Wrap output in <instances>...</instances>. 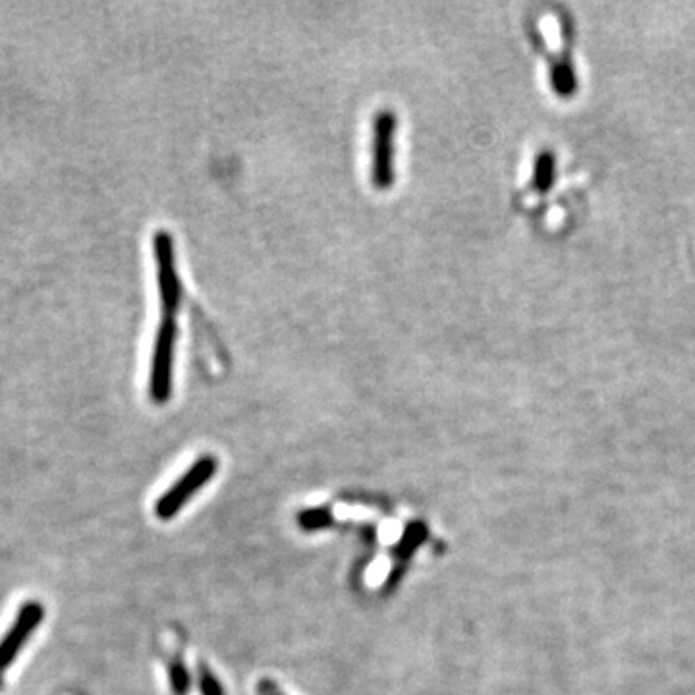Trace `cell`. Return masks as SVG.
<instances>
[{
	"label": "cell",
	"mask_w": 695,
	"mask_h": 695,
	"mask_svg": "<svg viewBox=\"0 0 695 695\" xmlns=\"http://www.w3.org/2000/svg\"><path fill=\"white\" fill-rule=\"evenodd\" d=\"M43 616H45V609L39 601H28L22 605V609L14 618V624L0 641V672L14 663V659L20 655L22 647L26 645V641L33 636V632L43 622Z\"/></svg>",
	"instance_id": "5"
},
{
	"label": "cell",
	"mask_w": 695,
	"mask_h": 695,
	"mask_svg": "<svg viewBox=\"0 0 695 695\" xmlns=\"http://www.w3.org/2000/svg\"><path fill=\"white\" fill-rule=\"evenodd\" d=\"M178 342V325L174 317H163L153 342L149 365V398L155 404H167L174 385V356Z\"/></svg>",
	"instance_id": "1"
},
{
	"label": "cell",
	"mask_w": 695,
	"mask_h": 695,
	"mask_svg": "<svg viewBox=\"0 0 695 695\" xmlns=\"http://www.w3.org/2000/svg\"><path fill=\"white\" fill-rule=\"evenodd\" d=\"M257 692H259V695H284V692L278 688L277 684L267 680V678L257 684Z\"/></svg>",
	"instance_id": "10"
},
{
	"label": "cell",
	"mask_w": 695,
	"mask_h": 695,
	"mask_svg": "<svg viewBox=\"0 0 695 695\" xmlns=\"http://www.w3.org/2000/svg\"><path fill=\"white\" fill-rule=\"evenodd\" d=\"M219 468V462L213 456H203L195 462L194 466L184 473L167 493L155 504V514L161 520L174 518L182 506L190 501L201 487L209 483V479L215 475Z\"/></svg>",
	"instance_id": "4"
},
{
	"label": "cell",
	"mask_w": 695,
	"mask_h": 695,
	"mask_svg": "<svg viewBox=\"0 0 695 695\" xmlns=\"http://www.w3.org/2000/svg\"><path fill=\"white\" fill-rule=\"evenodd\" d=\"M153 257L157 265V286L163 317H174L182 306V282L178 275V259L174 238L167 230H157L151 240Z\"/></svg>",
	"instance_id": "2"
},
{
	"label": "cell",
	"mask_w": 695,
	"mask_h": 695,
	"mask_svg": "<svg viewBox=\"0 0 695 695\" xmlns=\"http://www.w3.org/2000/svg\"><path fill=\"white\" fill-rule=\"evenodd\" d=\"M323 520H325V512H307L306 516H302L304 528H319Z\"/></svg>",
	"instance_id": "9"
},
{
	"label": "cell",
	"mask_w": 695,
	"mask_h": 695,
	"mask_svg": "<svg viewBox=\"0 0 695 695\" xmlns=\"http://www.w3.org/2000/svg\"><path fill=\"white\" fill-rule=\"evenodd\" d=\"M199 686L203 695H224L223 686L215 680V676L207 670L205 665L199 667Z\"/></svg>",
	"instance_id": "8"
},
{
	"label": "cell",
	"mask_w": 695,
	"mask_h": 695,
	"mask_svg": "<svg viewBox=\"0 0 695 695\" xmlns=\"http://www.w3.org/2000/svg\"><path fill=\"white\" fill-rule=\"evenodd\" d=\"M398 118L394 112L381 111L373 118L371 139V182L377 190L387 192L394 184V138Z\"/></svg>",
	"instance_id": "3"
},
{
	"label": "cell",
	"mask_w": 695,
	"mask_h": 695,
	"mask_svg": "<svg viewBox=\"0 0 695 695\" xmlns=\"http://www.w3.org/2000/svg\"><path fill=\"white\" fill-rule=\"evenodd\" d=\"M0 690H2V676H0Z\"/></svg>",
	"instance_id": "11"
},
{
	"label": "cell",
	"mask_w": 695,
	"mask_h": 695,
	"mask_svg": "<svg viewBox=\"0 0 695 695\" xmlns=\"http://www.w3.org/2000/svg\"><path fill=\"white\" fill-rule=\"evenodd\" d=\"M170 680H172V690L176 695H184L190 690V676L188 670L182 667L180 663H174L170 667Z\"/></svg>",
	"instance_id": "7"
},
{
	"label": "cell",
	"mask_w": 695,
	"mask_h": 695,
	"mask_svg": "<svg viewBox=\"0 0 695 695\" xmlns=\"http://www.w3.org/2000/svg\"><path fill=\"white\" fill-rule=\"evenodd\" d=\"M555 159L551 153H543L537 157V163H535V174H533V186L537 192L545 194L549 188H551V182H553V176H555Z\"/></svg>",
	"instance_id": "6"
}]
</instances>
